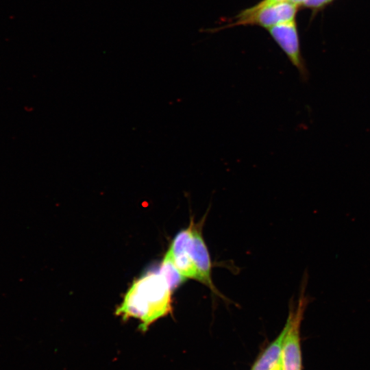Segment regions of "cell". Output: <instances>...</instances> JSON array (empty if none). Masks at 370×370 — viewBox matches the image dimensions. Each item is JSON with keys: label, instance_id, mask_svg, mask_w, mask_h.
I'll return each mask as SVG.
<instances>
[{"label": "cell", "instance_id": "6da1fadb", "mask_svg": "<svg viewBox=\"0 0 370 370\" xmlns=\"http://www.w3.org/2000/svg\"><path fill=\"white\" fill-rule=\"evenodd\" d=\"M171 292L159 271L149 272L133 282L116 314L124 320L139 319V328L145 332L154 321L171 312Z\"/></svg>", "mask_w": 370, "mask_h": 370}, {"label": "cell", "instance_id": "7a4b0ae2", "mask_svg": "<svg viewBox=\"0 0 370 370\" xmlns=\"http://www.w3.org/2000/svg\"><path fill=\"white\" fill-rule=\"evenodd\" d=\"M308 299L302 290L296 308L290 310L281 353L280 370H302L300 327Z\"/></svg>", "mask_w": 370, "mask_h": 370}, {"label": "cell", "instance_id": "3957f363", "mask_svg": "<svg viewBox=\"0 0 370 370\" xmlns=\"http://www.w3.org/2000/svg\"><path fill=\"white\" fill-rule=\"evenodd\" d=\"M299 6L285 1L269 5H255L241 12L229 25L224 27L236 25H258L267 29L280 23L295 20Z\"/></svg>", "mask_w": 370, "mask_h": 370}, {"label": "cell", "instance_id": "277c9868", "mask_svg": "<svg viewBox=\"0 0 370 370\" xmlns=\"http://www.w3.org/2000/svg\"><path fill=\"white\" fill-rule=\"evenodd\" d=\"M272 38L296 67L303 82L309 78V73L301 56L299 34L295 20L282 23L267 29Z\"/></svg>", "mask_w": 370, "mask_h": 370}, {"label": "cell", "instance_id": "5b68a950", "mask_svg": "<svg viewBox=\"0 0 370 370\" xmlns=\"http://www.w3.org/2000/svg\"><path fill=\"white\" fill-rule=\"evenodd\" d=\"M191 237L188 251L199 277V282L209 287L214 293L217 291L214 286L212 276V264L209 251L202 235L201 223L190 221Z\"/></svg>", "mask_w": 370, "mask_h": 370}, {"label": "cell", "instance_id": "8992f818", "mask_svg": "<svg viewBox=\"0 0 370 370\" xmlns=\"http://www.w3.org/2000/svg\"><path fill=\"white\" fill-rule=\"evenodd\" d=\"M191 237V225L182 230L174 238L169 248L173 262L180 273L186 279L199 281L196 269L191 260L188 246Z\"/></svg>", "mask_w": 370, "mask_h": 370}, {"label": "cell", "instance_id": "52a82bcc", "mask_svg": "<svg viewBox=\"0 0 370 370\" xmlns=\"http://www.w3.org/2000/svg\"><path fill=\"white\" fill-rule=\"evenodd\" d=\"M286 331L285 323L279 335L257 357L250 370H280V362Z\"/></svg>", "mask_w": 370, "mask_h": 370}, {"label": "cell", "instance_id": "ba28073f", "mask_svg": "<svg viewBox=\"0 0 370 370\" xmlns=\"http://www.w3.org/2000/svg\"><path fill=\"white\" fill-rule=\"evenodd\" d=\"M159 271L164 276L171 290L177 288L186 280L175 267L169 249L164 257Z\"/></svg>", "mask_w": 370, "mask_h": 370}, {"label": "cell", "instance_id": "9c48e42d", "mask_svg": "<svg viewBox=\"0 0 370 370\" xmlns=\"http://www.w3.org/2000/svg\"><path fill=\"white\" fill-rule=\"evenodd\" d=\"M296 3L299 7L302 6L309 8L312 11H318L328 4L331 3L334 0H289Z\"/></svg>", "mask_w": 370, "mask_h": 370}, {"label": "cell", "instance_id": "30bf717a", "mask_svg": "<svg viewBox=\"0 0 370 370\" xmlns=\"http://www.w3.org/2000/svg\"><path fill=\"white\" fill-rule=\"evenodd\" d=\"M289 1V0H262L256 5L258 6H262V5H269V4L281 2V1Z\"/></svg>", "mask_w": 370, "mask_h": 370}]
</instances>
